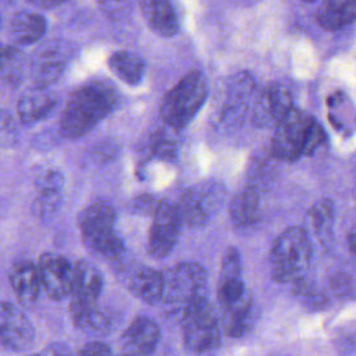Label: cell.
I'll use <instances>...</instances> for the list:
<instances>
[{"instance_id": "30bf717a", "label": "cell", "mask_w": 356, "mask_h": 356, "mask_svg": "<svg viewBox=\"0 0 356 356\" xmlns=\"http://www.w3.org/2000/svg\"><path fill=\"white\" fill-rule=\"evenodd\" d=\"M184 224L178 203L161 200L157 211L152 217L147 238V252L154 259L167 257L175 248Z\"/></svg>"}, {"instance_id": "484cf974", "label": "cell", "mask_w": 356, "mask_h": 356, "mask_svg": "<svg viewBox=\"0 0 356 356\" xmlns=\"http://www.w3.org/2000/svg\"><path fill=\"white\" fill-rule=\"evenodd\" d=\"M356 19V0H325L317 11V22L324 29H339Z\"/></svg>"}, {"instance_id": "d590c367", "label": "cell", "mask_w": 356, "mask_h": 356, "mask_svg": "<svg viewBox=\"0 0 356 356\" xmlns=\"http://www.w3.org/2000/svg\"><path fill=\"white\" fill-rule=\"evenodd\" d=\"M117 153H118L117 143H114L111 140H104L93 149V160H96L99 163L110 161L115 157Z\"/></svg>"}, {"instance_id": "d6a6232c", "label": "cell", "mask_w": 356, "mask_h": 356, "mask_svg": "<svg viewBox=\"0 0 356 356\" xmlns=\"http://www.w3.org/2000/svg\"><path fill=\"white\" fill-rule=\"evenodd\" d=\"M134 1L135 0H97V4L107 18L118 21L131 13Z\"/></svg>"}, {"instance_id": "4dcf8cb0", "label": "cell", "mask_w": 356, "mask_h": 356, "mask_svg": "<svg viewBox=\"0 0 356 356\" xmlns=\"http://www.w3.org/2000/svg\"><path fill=\"white\" fill-rule=\"evenodd\" d=\"M242 271V263H241V254L236 248H228L222 261H221V270L218 280H232V278H241Z\"/></svg>"}, {"instance_id": "2e32d148", "label": "cell", "mask_w": 356, "mask_h": 356, "mask_svg": "<svg viewBox=\"0 0 356 356\" xmlns=\"http://www.w3.org/2000/svg\"><path fill=\"white\" fill-rule=\"evenodd\" d=\"M68 58L70 50L63 43H51L38 51L29 64L33 86L49 88L61 76Z\"/></svg>"}, {"instance_id": "60d3db41", "label": "cell", "mask_w": 356, "mask_h": 356, "mask_svg": "<svg viewBox=\"0 0 356 356\" xmlns=\"http://www.w3.org/2000/svg\"><path fill=\"white\" fill-rule=\"evenodd\" d=\"M305 1H307V3H313V1H316V0H305Z\"/></svg>"}, {"instance_id": "52a82bcc", "label": "cell", "mask_w": 356, "mask_h": 356, "mask_svg": "<svg viewBox=\"0 0 356 356\" xmlns=\"http://www.w3.org/2000/svg\"><path fill=\"white\" fill-rule=\"evenodd\" d=\"M178 321L184 346L191 355L209 356L218 348L221 327L209 299L189 309Z\"/></svg>"}, {"instance_id": "4316f807", "label": "cell", "mask_w": 356, "mask_h": 356, "mask_svg": "<svg viewBox=\"0 0 356 356\" xmlns=\"http://www.w3.org/2000/svg\"><path fill=\"white\" fill-rule=\"evenodd\" d=\"M108 68L128 85H139L143 79L146 64L140 56L128 50H120L110 56Z\"/></svg>"}, {"instance_id": "5b68a950", "label": "cell", "mask_w": 356, "mask_h": 356, "mask_svg": "<svg viewBox=\"0 0 356 356\" xmlns=\"http://www.w3.org/2000/svg\"><path fill=\"white\" fill-rule=\"evenodd\" d=\"M206 97L204 75L200 71H191L164 95L159 108L160 118L170 128H185L203 107Z\"/></svg>"}, {"instance_id": "f546056e", "label": "cell", "mask_w": 356, "mask_h": 356, "mask_svg": "<svg viewBox=\"0 0 356 356\" xmlns=\"http://www.w3.org/2000/svg\"><path fill=\"white\" fill-rule=\"evenodd\" d=\"M149 157L161 160H174L177 154V143L161 131H154L149 135L145 147Z\"/></svg>"}, {"instance_id": "b9f144b4", "label": "cell", "mask_w": 356, "mask_h": 356, "mask_svg": "<svg viewBox=\"0 0 356 356\" xmlns=\"http://www.w3.org/2000/svg\"><path fill=\"white\" fill-rule=\"evenodd\" d=\"M120 356H129V355H125V353H121Z\"/></svg>"}, {"instance_id": "8fae6325", "label": "cell", "mask_w": 356, "mask_h": 356, "mask_svg": "<svg viewBox=\"0 0 356 356\" xmlns=\"http://www.w3.org/2000/svg\"><path fill=\"white\" fill-rule=\"evenodd\" d=\"M103 288L104 281L100 270L88 259L76 260L74 263V280L70 295L71 316L96 306Z\"/></svg>"}, {"instance_id": "d6986e66", "label": "cell", "mask_w": 356, "mask_h": 356, "mask_svg": "<svg viewBox=\"0 0 356 356\" xmlns=\"http://www.w3.org/2000/svg\"><path fill=\"white\" fill-rule=\"evenodd\" d=\"M129 292L150 306H160L164 292V274L160 270L139 266L128 280Z\"/></svg>"}, {"instance_id": "d4e9b609", "label": "cell", "mask_w": 356, "mask_h": 356, "mask_svg": "<svg viewBox=\"0 0 356 356\" xmlns=\"http://www.w3.org/2000/svg\"><path fill=\"white\" fill-rule=\"evenodd\" d=\"M46 19L35 13H17L10 22L11 39L19 46H28L39 42L46 33Z\"/></svg>"}, {"instance_id": "5bb4252c", "label": "cell", "mask_w": 356, "mask_h": 356, "mask_svg": "<svg viewBox=\"0 0 356 356\" xmlns=\"http://www.w3.org/2000/svg\"><path fill=\"white\" fill-rule=\"evenodd\" d=\"M35 341V327L14 303L0 302V343L13 352L28 349Z\"/></svg>"}, {"instance_id": "6da1fadb", "label": "cell", "mask_w": 356, "mask_h": 356, "mask_svg": "<svg viewBox=\"0 0 356 356\" xmlns=\"http://www.w3.org/2000/svg\"><path fill=\"white\" fill-rule=\"evenodd\" d=\"M118 106V90L106 81H92L75 89L60 117L61 134L79 139L89 134Z\"/></svg>"}, {"instance_id": "74e56055", "label": "cell", "mask_w": 356, "mask_h": 356, "mask_svg": "<svg viewBox=\"0 0 356 356\" xmlns=\"http://www.w3.org/2000/svg\"><path fill=\"white\" fill-rule=\"evenodd\" d=\"M29 356H74L71 348L64 342H51L36 353Z\"/></svg>"}, {"instance_id": "603a6c76", "label": "cell", "mask_w": 356, "mask_h": 356, "mask_svg": "<svg viewBox=\"0 0 356 356\" xmlns=\"http://www.w3.org/2000/svg\"><path fill=\"white\" fill-rule=\"evenodd\" d=\"M229 214L236 228L253 227L261 216L260 192L254 184L242 188L231 200Z\"/></svg>"}, {"instance_id": "4fadbf2b", "label": "cell", "mask_w": 356, "mask_h": 356, "mask_svg": "<svg viewBox=\"0 0 356 356\" xmlns=\"http://www.w3.org/2000/svg\"><path fill=\"white\" fill-rule=\"evenodd\" d=\"M292 108L289 90L281 83H270L254 97L250 110L252 122L259 128H275Z\"/></svg>"}, {"instance_id": "ac0fdd59", "label": "cell", "mask_w": 356, "mask_h": 356, "mask_svg": "<svg viewBox=\"0 0 356 356\" xmlns=\"http://www.w3.org/2000/svg\"><path fill=\"white\" fill-rule=\"evenodd\" d=\"M8 281L19 305L32 307L36 303L42 285L35 263L26 259L13 261L8 271Z\"/></svg>"}, {"instance_id": "277c9868", "label": "cell", "mask_w": 356, "mask_h": 356, "mask_svg": "<svg viewBox=\"0 0 356 356\" xmlns=\"http://www.w3.org/2000/svg\"><path fill=\"white\" fill-rule=\"evenodd\" d=\"M324 131L306 113L292 108L275 127L271 139V153L285 161H295L312 154L324 142Z\"/></svg>"}, {"instance_id": "836d02e7", "label": "cell", "mask_w": 356, "mask_h": 356, "mask_svg": "<svg viewBox=\"0 0 356 356\" xmlns=\"http://www.w3.org/2000/svg\"><path fill=\"white\" fill-rule=\"evenodd\" d=\"M17 136V127L8 111H0V145H8Z\"/></svg>"}, {"instance_id": "83f0119b", "label": "cell", "mask_w": 356, "mask_h": 356, "mask_svg": "<svg viewBox=\"0 0 356 356\" xmlns=\"http://www.w3.org/2000/svg\"><path fill=\"white\" fill-rule=\"evenodd\" d=\"M313 231L320 245L328 248L332 242L334 222H335V204L331 199H320L309 211Z\"/></svg>"}, {"instance_id": "7a4b0ae2", "label": "cell", "mask_w": 356, "mask_h": 356, "mask_svg": "<svg viewBox=\"0 0 356 356\" xmlns=\"http://www.w3.org/2000/svg\"><path fill=\"white\" fill-rule=\"evenodd\" d=\"M117 214L106 200H95L78 216V228L83 245L95 254L113 264H121L125 243L115 231Z\"/></svg>"}, {"instance_id": "7bdbcfd3", "label": "cell", "mask_w": 356, "mask_h": 356, "mask_svg": "<svg viewBox=\"0 0 356 356\" xmlns=\"http://www.w3.org/2000/svg\"><path fill=\"white\" fill-rule=\"evenodd\" d=\"M4 1H13V0H4Z\"/></svg>"}, {"instance_id": "f1b7e54d", "label": "cell", "mask_w": 356, "mask_h": 356, "mask_svg": "<svg viewBox=\"0 0 356 356\" xmlns=\"http://www.w3.org/2000/svg\"><path fill=\"white\" fill-rule=\"evenodd\" d=\"M24 72V60L19 50L14 46L0 43V78L17 83Z\"/></svg>"}, {"instance_id": "cb8c5ba5", "label": "cell", "mask_w": 356, "mask_h": 356, "mask_svg": "<svg viewBox=\"0 0 356 356\" xmlns=\"http://www.w3.org/2000/svg\"><path fill=\"white\" fill-rule=\"evenodd\" d=\"M71 317L74 325L79 331L90 335H108L118 325L117 314L113 310L99 305Z\"/></svg>"}, {"instance_id": "9a60e30c", "label": "cell", "mask_w": 356, "mask_h": 356, "mask_svg": "<svg viewBox=\"0 0 356 356\" xmlns=\"http://www.w3.org/2000/svg\"><path fill=\"white\" fill-rule=\"evenodd\" d=\"M160 341V328L157 323L147 316L135 317L120 337L122 353L129 356L152 355Z\"/></svg>"}, {"instance_id": "8d00e7d4", "label": "cell", "mask_w": 356, "mask_h": 356, "mask_svg": "<svg viewBox=\"0 0 356 356\" xmlns=\"http://www.w3.org/2000/svg\"><path fill=\"white\" fill-rule=\"evenodd\" d=\"M78 356H113V353L107 343L102 341H92L79 349Z\"/></svg>"}, {"instance_id": "ffe728a7", "label": "cell", "mask_w": 356, "mask_h": 356, "mask_svg": "<svg viewBox=\"0 0 356 356\" xmlns=\"http://www.w3.org/2000/svg\"><path fill=\"white\" fill-rule=\"evenodd\" d=\"M57 103L56 95L49 88L32 86L24 92L17 104V114L24 124H36L44 120Z\"/></svg>"}, {"instance_id": "e0dca14e", "label": "cell", "mask_w": 356, "mask_h": 356, "mask_svg": "<svg viewBox=\"0 0 356 356\" xmlns=\"http://www.w3.org/2000/svg\"><path fill=\"white\" fill-rule=\"evenodd\" d=\"M64 175L58 170H49L39 175L35 184L33 213L39 218L51 217L63 202Z\"/></svg>"}, {"instance_id": "9c48e42d", "label": "cell", "mask_w": 356, "mask_h": 356, "mask_svg": "<svg viewBox=\"0 0 356 356\" xmlns=\"http://www.w3.org/2000/svg\"><path fill=\"white\" fill-rule=\"evenodd\" d=\"M221 95L216 108V121L221 127L232 128L239 125L250 113L257 95L256 83L248 72H238L228 78Z\"/></svg>"}, {"instance_id": "8992f818", "label": "cell", "mask_w": 356, "mask_h": 356, "mask_svg": "<svg viewBox=\"0 0 356 356\" xmlns=\"http://www.w3.org/2000/svg\"><path fill=\"white\" fill-rule=\"evenodd\" d=\"M312 261V245L302 227L284 229L270 250L273 280L277 282H295L305 277Z\"/></svg>"}, {"instance_id": "3957f363", "label": "cell", "mask_w": 356, "mask_h": 356, "mask_svg": "<svg viewBox=\"0 0 356 356\" xmlns=\"http://www.w3.org/2000/svg\"><path fill=\"white\" fill-rule=\"evenodd\" d=\"M164 274V292L160 306L179 320L189 309L207 300V273L196 261H181Z\"/></svg>"}, {"instance_id": "e575fe53", "label": "cell", "mask_w": 356, "mask_h": 356, "mask_svg": "<svg viewBox=\"0 0 356 356\" xmlns=\"http://www.w3.org/2000/svg\"><path fill=\"white\" fill-rule=\"evenodd\" d=\"M330 288L339 298H345V296L350 295V292L353 291V285H352L350 277L343 274V273H335L334 275H331V278H330Z\"/></svg>"}, {"instance_id": "7c38bea8", "label": "cell", "mask_w": 356, "mask_h": 356, "mask_svg": "<svg viewBox=\"0 0 356 356\" xmlns=\"http://www.w3.org/2000/svg\"><path fill=\"white\" fill-rule=\"evenodd\" d=\"M36 267L42 289L50 299L63 300L70 298L74 280V263L63 254L47 252L39 256Z\"/></svg>"}, {"instance_id": "f35d334b", "label": "cell", "mask_w": 356, "mask_h": 356, "mask_svg": "<svg viewBox=\"0 0 356 356\" xmlns=\"http://www.w3.org/2000/svg\"><path fill=\"white\" fill-rule=\"evenodd\" d=\"M28 1L40 8H54L64 4L68 0H28Z\"/></svg>"}, {"instance_id": "1f68e13d", "label": "cell", "mask_w": 356, "mask_h": 356, "mask_svg": "<svg viewBox=\"0 0 356 356\" xmlns=\"http://www.w3.org/2000/svg\"><path fill=\"white\" fill-rule=\"evenodd\" d=\"M160 203H161V200L157 199L156 196L149 195V193H140L129 202L128 209L132 214L153 217L154 213L157 211Z\"/></svg>"}, {"instance_id": "44dd1931", "label": "cell", "mask_w": 356, "mask_h": 356, "mask_svg": "<svg viewBox=\"0 0 356 356\" xmlns=\"http://www.w3.org/2000/svg\"><path fill=\"white\" fill-rule=\"evenodd\" d=\"M221 325L225 335L238 338L252 330L256 323L257 310L252 300L250 293L245 295L241 300L221 307Z\"/></svg>"}, {"instance_id": "ba28073f", "label": "cell", "mask_w": 356, "mask_h": 356, "mask_svg": "<svg viewBox=\"0 0 356 356\" xmlns=\"http://www.w3.org/2000/svg\"><path fill=\"white\" fill-rule=\"evenodd\" d=\"M227 189L216 179L202 181L188 188L178 203L184 222L191 228L209 224L225 203Z\"/></svg>"}, {"instance_id": "ab89813d", "label": "cell", "mask_w": 356, "mask_h": 356, "mask_svg": "<svg viewBox=\"0 0 356 356\" xmlns=\"http://www.w3.org/2000/svg\"><path fill=\"white\" fill-rule=\"evenodd\" d=\"M348 246H349V250L353 254H356V228L350 231V234L348 235Z\"/></svg>"}, {"instance_id": "7402d4cb", "label": "cell", "mask_w": 356, "mask_h": 356, "mask_svg": "<svg viewBox=\"0 0 356 356\" xmlns=\"http://www.w3.org/2000/svg\"><path fill=\"white\" fill-rule=\"evenodd\" d=\"M149 28L163 38H171L179 31V21L170 0H138Z\"/></svg>"}]
</instances>
